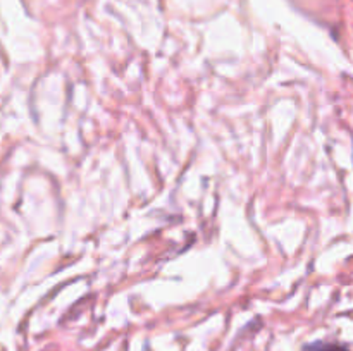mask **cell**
<instances>
[{
    "label": "cell",
    "instance_id": "1",
    "mask_svg": "<svg viewBox=\"0 0 353 351\" xmlns=\"http://www.w3.org/2000/svg\"><path fill=\"white\" fill-rule=\"evenodd\" d=\"M302 351H350L347 346L331 341H314L302 346Z\"/></svg>",
    "mask_w": 353,
    "mask_h": 351
}]
</instances>
